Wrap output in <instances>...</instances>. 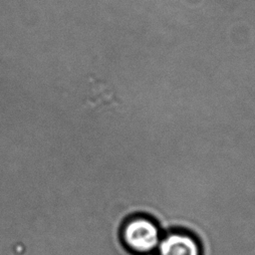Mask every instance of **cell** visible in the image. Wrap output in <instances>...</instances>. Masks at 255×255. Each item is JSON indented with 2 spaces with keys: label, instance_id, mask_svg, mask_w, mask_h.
Wrapping results in <instances>:
<instances>
[{
  "label": "cell",
  "instance_id": "6da1fadb",
  "mask_svg": "<svg viewBox=\"0 0 255 255\" xmlns=\"http://www.w3.org/2000/svg\"><path fill=\"white\" fill-rule=\"evenodd\" d=\"M163 230L159 223L146 214L130 216L123 225L121 236L125 246L137 255L154 254Z\"/></svg>",
  "mask_w": 255,
  "mask_h": 255
},
{
  "label": "cell",
  "instance_id": "7a4b0ae2",
  "mask_svg": "<svg viewBox=\"0 0 255 255\" xmlns=\"http://www.w3.org/2000/svg\"><path fill=\"white\" fill-rule=\"evenodd\" d=\"M154 255H203V247L193 231L171 227L163 232Z\"/></svg>",
  "mask_w": 255,
  "mask_h": 255
}]
</instances>
